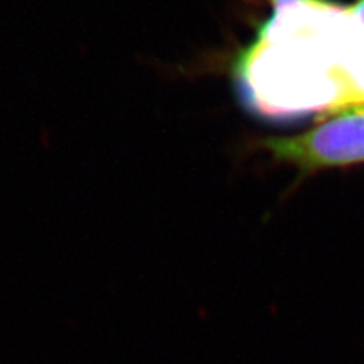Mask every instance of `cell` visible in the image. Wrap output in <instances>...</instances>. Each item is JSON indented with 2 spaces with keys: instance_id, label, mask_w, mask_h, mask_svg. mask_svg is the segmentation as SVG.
<instances>
[{
  "instance_id": "obj_2",
  "label": "cell",
  "mask_w": 364,
  "mask_h": 364,
  "mask_svg": "<svg viewBox=\"0 0 364 364\" xmlns=\"http://www.w3.org/2000/svg\"><path fill=\"white\" fill-rule=\"evenodd\" d=\"M314 128L263 141L278 161L302 170H321L364 163V104L340 108Z\"/></svg>"
},
{
  "instance_id": "obj_1",
  "label": "cell",
  "mask_w": 364,
  "mask_h": 364,
  "mask_svg": "<svg viewBox=\"0 0 364 364\" xmlns=\"http://www.w3.org/2000/svg\"><path fill=\"white\" fill-rule=\"evenodd\" d=\"M273 0L275 16L245 58L261 102L284 111L343 105L341 50L348 11L325 0Z\"/></svg>"
},
{
  "instance_id": "obj_3",
  "label": "cell",
  "mask_w": 364,
  "mask_h": 364,
  "mask_svg": "<svg viewBox=\"0 0 364 364\" xmlns=\"http://www.w3.org/2000/svg\"><path fill=\"white\" fill-rule=\"evenodd\" d=\"M348 23L341 50L343 107L364 104V0L346 6Z\"/></svg>"
}]
</instances>
